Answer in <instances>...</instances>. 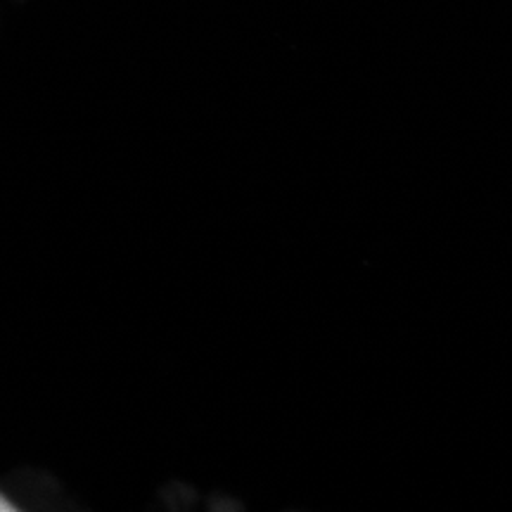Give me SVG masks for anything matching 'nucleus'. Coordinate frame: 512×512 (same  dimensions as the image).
I'll use <instances>...</instances> for the list:
<instances>
[{
    "label": "nucleus",
    "mask_w": 512,
    "mask_h": 512,
    "mask_svg": "<svg viewBox=\"0 0 512 512\" xmlns=\"http://www.w3.org/2000/svg\"><path fill=\"white\" fill-rule=\"evenodd\" d=\"M8 510H15V508H12L8 498H5V496H0V512H8Z\"/></svg>",
    "instance_id": "1"
}]
</instances>
